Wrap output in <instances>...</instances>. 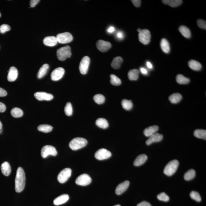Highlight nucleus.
Segmentation results:
<instances>
[{"label":"nucleus","mask_w":206,"mask_h":206,"mask_svg":"<svg viewBox=\"0 0 206 206\" xmlns=\"http://www.w3.org/2000/svg\"><path fill=\"white\" fill-rule=\"evenodd\" d=\"M190 197L192 199L195 200L198 202H200L201 201V198L200 194L198 192L193 191L191 192Z\"/></svg>","instance_id":"nucleus-41"},{"label":"nucleus","mask_w":206,"mask_h":206,"mask_svg":"<svg viewBox=\"0 0 206 206\" xmlns=\"http://www.w3.org/2000/svg\"><path fill=\"white\" fill-rule=\"evenodd\" d=\"M141 30V29L140 28H138L137 29V31L138 32H140Z\"/></svg>","instance_id":"nucleus-55"},{"label":"nucleus","mask_w":206,"mask_h":206,"mask_svg":"<svg viewBox=\"0 0 206 206\" xmlns=\"http://www.w3.org/2000/svg\"><path fill=\"white\" fill-rule=\"evenodd\" d=\"M140 71L141 73L143 75H146L148 74V71L144 68L141 67L140 68Z\"/></svg>","instance_id":"nucleus-51"},{"label":"nucleus","mask_w":206,"mask_h":206,"mask_svg":"<svg viewBox=\"0 0 206 206\" xmlns=\"http://www.w3.org/2000/svg\"><path fill=\"white\" fill-rule=\"evenodd\" d=\"M7 91L2 88H0V97H5L7 95Z\"/></svg>","instance_id":"nucleus-49"},{"label":"nucleus","mask_w":206,"mask_h":206,"mask_svg":"<svg viewBox=\"0 0 206 206\" xmlns=\"http://www.w3.org/2000/svg\"><path fill=\"white\" fill-rule=\"evenodd\" d=\"M123 58L121 57H117L113 59L112 62L111 66L113 68L115 69H118L120 68L121 65L123 62Z\"/></svg>","instance_id":"nucleus-29"},{"label":"nucleus","mask_w":206,"mask_h":206,"mask_svg":"<svg viewBox=\"0 0 206 206\" xmlns=\"http://www.w3.org/2000/svg\"><path fill=\"white\" fill-rule=\"evenodd\" d=\"M188 65L190 68L192 70L195 71H199L202 68V65L198 61L194 60H190L188 63Z\"/></svg>","instance_id":"nucleus-24"},{"label":"nucleus","mask_w":206,"mask_h":206,"mask_svg":"<svg viewBox=\"0 0 206 206\" xmlns=\"http://www.w3.org/2000/svg\"><path fill=\"white\" fill-rule=\"evenodd\" d=\"M159 129V127L158 126L154 125L150 126V127L146 128L144 131V135L147 137H149L153 135L156 133Z\"/></svg>","instance_id":"nucleus-21"},{"label":"nucleus","mask_w":206,"mask_h":206,"mask_svg":"<svg viewBox=\"0 0 206 206\" xmlns=\"http://www.w3.org/2000/svg\"><path fill=\"white\" fill-rule=\"evenodd\" d=\"M151 34L149 30L147 29L141 30L139 33L140 42L144 45H147L151 41Z\"/></svg>","instance_id":"nucleus-6"},{"label":"nucleus","mask_w":206,"mask_h":206,"mask_svg":"<svg viewBox=\"0 0 206 206\" xmlns=\"http://www.w3.org/2000/svg\"><path fill=\"white\" fill-rule=\"evenodd\" d=\"M160 46L163 52L166 54H168L170 52V44L167 39L163 38L161 40Z\"/></svg>","instance_id":"nucleus-23"},{"label":"nucleus","mask_w":206,"mask_h":206,"mask_svg":"<svg viewBox=\"0 0 206 206\" xmlns=\"http://www.w3.org/2000/svg\"><path fill=\"white\" fill-rule=\"evenodd\" d=\"M115 30V29L114 27L113 26H111L108 29V32L109 33H112Z\"/></svg>","instance_id":"nucleus-53"},{"label":"nucleus","mask_w":206,"mask_h":206,"mask_svg":"<svg viewBox=\"0 0 206 206\" xmlns=\"http://www.w3.org/2000/svg\"><path fill=\"white\" fill-rule=\"evenodd\" d=\"M121 105L123 108L126 110H130L133 107L131 101L127 99H123L122 101Z\"/></svg>","instance_id":"nucleus-37"},{"label":"nucleus","mask_w":206,"mask_h":206,"mask_svg":"<svg viewBox=\"0 0 206 206\" xmlns=\"http://www.w3.org/2000/svg\"><path fill=\"white\" fill-rule=\"evenodd\" d=\"M2 131H3L2 129H0V134H1V133H2Z\"/></svg>","instance_id":"nucleus-56"},{"label":"nucleus","mask_w":206,"mask_h":206,"mask_svg":"<svg viewBox=\"0 0 206 206\" xmlns=\"http://www.w3.org/2000/svg\"><path fill=\"white\" fill-rule=\"evenodd\" d=\"M57 154L56 149L51 145H46L42 148L41 151V156L43 158H46L48 155L55 156Z\"/></svg>","instance_id":"nucleus-5"},{"label":"nucleus","mask_w":206,"mask_h":206,"mask_svg":"<svg viewBox=\"0 0 206 206\" xmlns=\"http://www.w3.org/2000/svg\"><path fill=\"white\" fill-rule=\"evenodd\" d=\"M176 80L178 83L181 85L188 84L190 81L189 78L185 77L181 74L177 75L176 77Z\"/></svg>","instance_id":"nucleus-31"},{"label":"nucleus","mask_w":206,"mask_h":206,"mask_svg":"<svg viewBox=\"0 0 206 206\" xmlns=\"http://www.w3.org/2000/svg\"><path fill=\"white\" fill-rule=\"evenodd\" d=\"M72 171L70 168H66L61 171L57 176L58 181L64 183L68 180L71 174Z\"/></svg>","instance_id":"nucleus-7"},{"label":"nucleus","mask_w":206,"mask_h":206,"mask_svg":"<svg viewBox=\"0 0 206 206\" xmlns=\"http://www.w3.org/2000/svg\"><path fill=\"white\" fill-rule=\"evenodd\" d=\"M137 206H151V204L149 202L146 201H143L139 203Z\"/></svg>","instance_id":"nucleus-48"},{"label":"nucleus","mask_w":206,"mask_h":206,"mask_svg":"<svg viewBox=\"0 0 206 206\" xmlns=\"http://www.w3.org/2000/svg\"><path fill=\"white\" fill-rule=\"evenodd\" d=\"M179 165V161L176 160L169 162L164 168V173L167 176H171L177 171Z\"/></svg>","instance_id":"nucleus-3"},{"label":"nucleus","mask_w":206,"mask_h":206,"mask_svg":"<svg viewBox=\"0 0 206 206\" xmlns=\"http://www.w3.org/2000/svg\"><path fill=\"white\" fill-rule=\"evenodd\" d=\"M182 95L178 93H174L171 95L169 98V100L172 104H177L180 102L182 99Z\"/></svg>","instance_id":"nucleus-25"},{"label":"nucleus","mask_w":206,"mask_h":206,"mask_svg":"<svg viewBox=\"0 0 206 206\" xmlns=\"http://www.w3.org/2000/svg\"><path fill=\"white\" fill-rule=\"evenodd\" d=\"M18 75V71L15 67H10L9 70L7 79L9 82L14 81L16 80Z\"/></svg>","instance_id":"nucleus-17"},{"label":"nucleus","mask_w":206,"mask_h":206,"mask_svg":"<svg viewBox=\"0 0 206 206\" xmlns=\"http://www.w3.org/2000/svg\"><path fill=\"white\" fill-rule=\"evenodd\" d=\"M2 123L0 121V129H2Z\"/></svg>","instance_id":"nucleus-54"},{"label":"nucleus","mask_w":206,"mask_h":206,"mask_svg":"<svg viewBox=\"0 0 206 206\" xmlns=\"http://www.w3.org/2000/svg\"><path fill=\"white\" fill-rule=\"evenodd\" d=\"M157 198L160 201H168L170 198L168 195L164 192H161L157 195Z\"/></svg>","instance_id":"nucleus-42"},{"label":"nucleus","mask_w":206,"mask_h":206,"mask_svg":"<svg viewBox=\"0 0 206 206\" xmlns=\"http://www.w3.org/2000/svg\"><path fill=\"white\" fill-rule=\"evenodd\" d=\"M65 113L67 116H70L73 113V108L70 102H68L65 105L64 109Z\"/></svg>","instance_id":"nucleus-40"},{"label":"nucleus","mask_w":206,"mask_h":206,"mask_svg":"<svg viewBox=\"0 0 206 206\" xmlns=\"http://www.w3.org/2000/svg\"><path fill=\"white\" fill-rule=\"evenodd\" d=\"M111 156V152L105 148H101L98 150L95 154V158L100 160L107 159L110 158Z\"/></svg>","instance_id":"nucleus-10"},{"label":"nucleus","mask_w":206,"mask_h":206,"mask_svg":"<svg viewBox=\"0 0 206 206\" xmlns=\"http://www.w3.org/2000/svg\"><path fill=\"white\" fill-rule=\"evenodd\" d=\"M38 130L45 133H48L52 131V126L48 125H41L38 126Z\"/></svg>","instance_id":"nucleus-36"},{"label":"nucleus","mask_w":206,"mask_h":206,"mask_svg":"<svg viewBox=\"0 0 206 206\" xmlns=\"http://www.w3.org/2000/svg\"><path fill=\"white\" fill-rule=\"evenodd\" d=\"M57 58L60 61H64L71 55V50L68 45L59 48L57 51Z\"/></svg>","instance_id":"nucleus-4"},{"label":"nucleus","mask_w":206,"mask_h":206,"mask_svg":"<svg viewBox=\"0 0 206 206\" xmlns=\"http://www.w3.org/2000/svg\"><path fill=\"white\" fill-rule=\"evenodd\" d=\"M117 36L118 39H122L124 38V35L122 32H118L117 34Z\"/></svg>","instance_id":"nucleus-50"},{"label":"nucleus","mask_w":206,"mask_h":206,"mask_svg":"<svg viewBox=\"0 0 206 206\" xmlns=\"http://www.w3.org/2000/svg\"><path fill=\"white\" fill-rule=\"evenodd\" d=\"M110 78H111L110 82L111 85L114 86H119L121 84V80L115 75L113 74L110 75Z\"/></svg>","instance_id":"nucleus-38"},{"label":"nucleus","mask_w":206,"mask_h":206,"mask_svg":"<svg viewBox=\"0 0 206 206\" xmlns=\"http://www.w3.org/2000/svg\"><path fill=\"white\" fill-rule=\"evenodd\" d=\"M87 144L88 141L86 139L81 138H76L70 141L69 147L73 151H76L86 146Z\"/></svg>","instance_id":"nucleus-2"},{"label":"nucleus","mask_w":206,"mask_h":206,"mask_svg":"<svg viewBox=\"0 0 206 206\" xmlns=\"http://www.w3.org/2000/svg\"><path fill=\"white\" fill-rule=\"evenodd\" d=\"M69 199V197L67 194H63L55 198L54 201V204L55 205H60L65 204Z\"/></svg>","instance_id":"nucleus-19"},{"label":"nucleus","mask_w":206,"mask_h":206,"mask_svg":"<svg viewBox=\"0 0 206 206\" xmlns=\"http://www.w3.org/2000/svg\"><path fill=\"white\" fill-rule=\"evenodd\" d=\"M139 71L137 69H132L129 71L128 73V77L131 81L137 80L139 78Z\"/></svg>","instance_id":"nucleus-26"},{"label":"nucleus","mask_w":206,"mask_h":206,"mask_svg":"<svg viewBox=\"0 0 206 206\" xmlns=\"http://www.w3.org/2000/svg\"><path fill=\"white\" fill-rule=\"evenodd\" d=\"M179 30L181 34L185 38H190L191 36L190 30L186 26L182 25L179 27Z\"/></svg>","instance_id":"nucleus-28"},{"label":"nucleus","mask_w":206,"mask_h":206,"mask_svg":"<svg viewBox=\"0 0 206 206\" xmlns=\"http://www.w3.org/2000/svg\"><path fill=\"white\" fill-rule=\"evenodd\" d=\"M1 13H0V17H1Z\"/></svg>","instance_id":"nucleus-58"},{"label":"nucleus","mask_w":206,"mask_h":206,"mask_svg":"<svg viewBox=\"0 0 206 206\" xmlns=\"http://www.w3.org/2000/svg\"><path fill=\"white\" fill-rule=\"evenodd\" d=\"M39 0H32L30 1V5L32 7H34L39 2Z\"/></svg>","instance_id":"nucleus-47"},{"label":"nucleus","mask_w":206,"mask_h":206,"mask_svg":"<svg viewBox=\"0 0 206 206\" xmlns=\"http://www.w3.org/2000/svg\"><path fill=\"white\" fill-rule=\"evenodd\" d=\"M65 73L64 69L61 67H59L55 69L51 75V80L54 81L59 80L63 77Z\"/></svg>","instance_id":"nucleus-12"},{"label":"nucleus","mask_w":206,"mask_h":206,"mask_svg":"<svg viewBox=\"0 0 206 206\" xmlns=\"http://www.w3.org/2000/svg\"><path fill=\"white\" fill-rule=\"evenodd\" d=\"M11 29V28L8 25L3 24L0 26V33L3 34Z\"/></svg>","instance_id":"nucleus-43"},{"label":"nucleus","mask_w":206,"mask_h":206,"mask_svg":"<svg viewBox=\"0 0 206 206\" xmlns=\"http://www.w3.org/2000/svg\"><path fill=\"white\" fill-rule=\"evenodd\" d=\"M146 65L148 68L151 69L153 68L152 65L150 61H147L146 62Z\"/></svg>","instance_id":"nucleus-52"},{"label":"nucleus","mask_w":206,"mask_h":206,"mask_svg":"<svg viewBox=\"0 0 206 206\" xmlns=\"http://www.w3.org/2000/svg\"><path fill=\"white\" fill-rule=\"evenodd\" d=\"M44 44L47 46L53 47L55 46L57 44V40L56 37L53 36H48L44 38Z\"/></svg>","instance_id":"nucleus-18"},{"label":"nucleus","mask_w":206,"mask_h":206,"mask_svg":"<svg viewBox=\"0 0 206 206\" xmlns=\"http://www.w3.org/2000/svg\"><path fill=\"white\" fill-rule=\"evenodd\" d=\"M129 185V182L128 181H126L122 182L118 185L115 190L116 194L118 195H121L124 192H125L128 188Z\"/></svg>","instance_id":"nucleus-16"},{"label":"nucleus","mask_w":206,"mask_h":206,"mask_svg":"<svg viewBox=\"0 0 206 206\" xmlns=\"http://www.w3.org/2000/svg\"><path fill=\"white\" fill-rule=\"evenodd\" d=\"M11 115L14 118H18L22 117L23 113L22 110L18 108H14L11 110Z\"/></svg>","instance_id":"nucleus-35"},{"label":"nucleus","mask_w":206,"mask_h":206,"mask_svg":"<svg viewBox=\"0 0 206 206\" xmlns=\"http://www.w3.org/2000/svg\"><path fill=\"white\" fill-rule=\"evenodd\" d=\"M92 181L90 176L86 174H83L79 176L75 181L77 185L86 186L90 184Z\"/></svg>","instance_id":"nucleus-9"},{"label":"nucleus","mask_w":206,"mask_h":206,"mask_svg":"<svg viewBox=\"0 0 206 206\" xmlns=\"http://www.w3.org/2000/svg\"><path fill=\"white\" fill-rule=\"evenodd\" d=\"M162 2L166 5H168L170 7H175L179 6L181 4L182 1L181 0H164Z\"/></svg>","instance_id":"nucleus-27"},{"label":"nucleus","mask_w":206,"mask_h":206,"mask_svg":"<svg viewBox=\"0 0 206 206\" xmlns=\"http://www.w3.org/2000/svg\"><path fill=\"white\" fill-rule=\"evenodd\" d=\"M195 171L193 169H191L185 173L184 175V179L186 181H190L193 179L195 176Z\"/></svg>","instance_id":"nucleus-34"},{"label":"nucleus","mask_w":206,"mask_h":206,"mask_svg":"<svg viewBox=\"0 0 206 206\" xmlns=\"http://www.w3.org/2000/svg\"><path fill=\"white\" fill-rule=\"evenodd\" d=\"M57 42L60 44H67L71 42L73 37L72 35L68 32L59 34L56 36Z\"/></svg>","instance_id":"nucleus-8"},{"label":"nucleus","mask_w":206,"mask_h":206,"mask_svg":"<svg viewBox=\"0 0 206 206\" xmlns=\"http://www.w3.org/2000/svg\"><path fill=\"white\" fill-rule=\"evenodd\" d=\"M131 2L135 7H139L140 6L141 1L139 0H132Z\"/></svg>","instance_id":"nucleus-45"},{"label":"nucleus","mask_w":206,"mask_h":206,"mask_svg":"<svg viewBox=\"0 0 206 206\" xmlns=\"http://www.w3.org/2000/svg\"><path fill=\"white\" fill-rule=\"evenodd\" d=\"M35 97L40 101H49L53 98V95L48 93L42 92H37L35 94Z\"/></svg>","instance_id":"nucleus-14"},{"label":"nucleus","mask_w":206,"mask_h":206,"mask_svg":"<svg viewBox=\"0 0 206 206\" xmlns=\"http://www.w3.org/2000/svg\"><path fill=\"white\" fill-rule=\"evenodd\" d=\"M49 68V65L48 64H45L42 66L39 70L38 74V78L41 79L43 77L45 74H46L47 71Z\"/></svg>","instance_id":"nucleus-32"},{"label":"nucleus","mask_w":206,"mask_h":206,"mask_svg":"<svg viewBox=\"0 0 206 206\" xmlns=\"http://www.w3.org/2000/svg\"><path fill=\"white\" fill-rule=\"evenodd\" d=\"M114 206H121V205H120V204H117V205H116Z\"/></svg>","instance_id":"nucleus-57"},{"label":"nucleus","mask_w":206,"mask_h":206,"mask_svg":"<svg viewBox=\"0 0 206 206\" xmlns=\"http://www.w3.org/2000/svg\"><path fill=\"white\" fill-rule=\"evenodd\" d=\"M25 174L21 167L18 168L15 179V190L16 192H21L24 189L25 185Z\"/></svg>","instance_id":"nucleus-1"},{"label":"nucleus","mask_w":206,"mask_h":206,"mask_svg":"<svg viewBox=\"0 0 206 206\" xmlns=\"http://www.w3.org/2000/svg\"><path fill=\"white\" fill-rule=\"evenodd\" d=\"M94 101L98 104H103L105 101V97L101 94H98L94 97Z\"/></svg>","instance_id":"nucleus-39"},{"label":"nucleus","mask_w":206,"mask_h":206,"mask_svg":"<svg viewBox=\"0 0 206 206\" xmlns=\"http://www.w3.org/2000/svg\"><path fill=\"white\" fill-rule=\"evenodd\" d=\"M1 170L3 174L5 176H8L11 172V167L9 163L7 161L2 163L1 165Z\"/></svg>","instance_id":"nucleus-22"},{"label":"nucleus","mask_w":206,"mask_h":206,"mask_svg":"<svg viewBox=\"0 0 206 206\" xmlns=\"http://www.w3.org/2000/svg\"><path fill=\"white\" fill-rule=\"evenodd\" d=\"M96 125L98 127L102 129H106L108 126V121L104 118H98L96 120Z\"/></svg>","instance_id":"nucleus-30"},{"label":"nucleus","mask_w":206,"mask_h":206,"mask_svg":"<svg viewBox=\"0 0 206 206\" xmlns=\"http://www.w3.org/2000/svg\"><path fill=\"white\" fill-rule=\"evenodd\" d=\"M6 107L5 104L3 103L0 102V112H4L5 111Z\"/></svg>","instance_id":"nucleus-46"},{"label":"nucleus","mask_w":206,"mask_h":206,"mask_svg":"<svg viewBox=\"0 0 206 206\" xmlns=\"http://www.w3.org/2000/svg\"><path fill=\"white\" fill-rule=\"evenodd\" d=\"M163 139V135L156 132L149 137V138L146 141V144L149 145L153 143L160 142Z\"/></svg>","instance_id":"nucleus-15"},{"label":"nucleus","mask_w":206,"mask_h":206,"mask_svg":"<svg viewBox=\"0 0 206 206\" xmlns=\"http://www.w3.org/2000/svg\"><path fill=\"white\" fill-rule=\"evenodd\" d=\"M197 24H198V27L201 28L206 29V22L205 21L201 20V19H198L197 21Z\"/></svg>","instance_id":"nucleus-44"},{"label":"nucleus","mask_w":206,"mask_h":206,"mask_svg":"<svg viewBox=\"0 0 206 206\" xmlns=\"http://www.w3.org/2000/svg\"><path fill=\"white\" fill-rule=\"evenodd\" d=\"M90 62V59L89 57L85 56L82 58L79 66V71L82 74L85 75L87 73Z\"/></svg>","instance_id":"nucleus-11"},{"label":"nucleus","mask_w":206,"mask_h":206,"mask_svg":"<svg viewBox=\"0 0 206 206\" xmlns=\"http://www.w3.org/2000/svg\"><path fill=\"white\" fill-rule=\"evenodd\" d=\"M194 136L199 139H206V131L204 129H196L194 132Z\"/></svg>","instance_id":"nucleus-33"},{"label":"nucleus","mask_w":206,"mask_h":206,"mask_svg":"<svg viewBox=\"0 0 206 206\" xmlns=\"http://www.w3.org/2000/svg\"><path fill=\"white\" fill-rule=\"evenodd\" d=\"M148 160V157L145 154H141L138 156L134 162V165L136 167L142 165Z\"/></svg>","instance_id":"nucleus-20"},{"label":"nucleus","mask_w":206,"mask_h":206,"mask_svg":"<svg viewBox=\"0 0 206 206\" xmlns=\"http://www.w3.org/2000/svg\"><path fill=\"white\" fill-rule=\"evenodd\" d=\"M97 47L98 49L101 52H105L111 48V45L110 42L100 40L97 42Z\"/></svg>","instance_id":"nucleus-13"}]
</instances>
